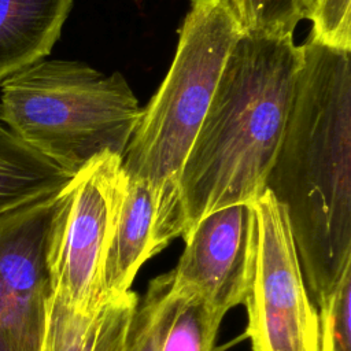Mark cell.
<instances>
[{"instance_id":"1","label":"cell","mask_w":351,"mask_h":351,"mask_svg":"<svg viewBox=\"0 0 351 351\" xmlns=\"http://www.w3.org/2000/svg\"><path fill=\"white\" fill-rule=\"evenodd\" d=\"M281 144L266 177L318 308L351 273V52L308 36Z\"/></svg>"},{"instance_id":"2","label":"cell","mask_w":351,"mask_h":351,"mask_svg":"<svg viewBox=\"0 0 351 351\" xmlns=\"http://www.w3.org/2000/svg\"><path fill=\"white\" fill-rule=\"evenodd\" d=\"M302 64L293 34L243 33L236 41L178 180L184 233L204 215L265 191Z\"/></svg>"},{"instance_id":"3","label":"cell","mask_w":351,"mask_h":351,"mask_svg":"<svg viewBox=\"0 0 351 351\" xmlns=\"http://www.w3.org/2000/svg\"><path fill=\"white\" fill-rule=\"evenodd\" d=\"M0 89L1 125L73 174L99 155L122 156L141 112L121 73L77 60H40Z\"/></svg>"},{"instance_id":"4","label":"cell","mask_w":351,"mask_h":351,"mask_svg":"<svg viewBox=\"0 0 351 351\" xmlns=\"http://www.w3.org/2000/svg\"><path fill=\"white\" fill-rule=\"evenodd\" d=\"M243 29L225 0H191L171 66L140 118L122 155L126 176L160 195L176 234H184L178 180L214 96L219 75Z\"/></svg>"},{"instance_id":"5","label":"cell","mask_w":351,"mask_h":351,"mask_svg":"<svg viewBox=\"0 0 351 351\" xmlns=\"http://www.w3.org/2000/svg\"><path fill=\"white\" fill-rule=\"evenodd\" d=\"M255 254L245 336L252 351H319V317L303 277L288 218L265 189L250 202Z\"/></svg>"},{"instance_id":"6","label":"cell","mask_w":351,"mask_h":351,"mask_svg":"<svg viewBox=\"0 0 351 351\" xmlns=\"http://www.w3.org/2000/svg\"><path fill=\"white\" fill-rule=\"evenodd\" d=\"M71 182L0 211V351H41L53 292L52 247Z\"/></svg>"},{"instance_id":"7","label":"cell","mask_w":351,"mask_h":351,"mask_svg":"<svg viewBox=\"0 0 351 351\" xmlns=\"http://www.w3.org/2000/svg\"><path fill=\"white\" fill-rule=\"evenodd\" d=\"M125 171L122 156L103 154L71 182V197L51 256L53 295L78 313L96 311L107 299L103 265L112 233Z\"/></svg>"},{"instance_id":"8","label":"cell","mask_w":351,"mask_h":351,"mask_svg":"<svg viewBox=\"0 0 351 351\" xmlns=\"http://www.w3.org/2000/svg\"><path fill=\"white\" fill-rule=\"evenodd\" d=\"M182 239V254L171 270L176 295L196 298L222 318L244 304L255 254L251 204L213 211L189 228Z\"/></svg>"},{"instance_id":"9","label":"cell","mask_w":351,"mask_h":351,"mask_svg":"<svg viewBox=\"0 0 351 351\" xmlns=\"http://www.w3.org/2000/svg\"><path fill=\"white\" fill-rule=\"evenodd\" d=\"M171 240L159 192L149 182L125 174L103 265L106 299L130 291L140 267Z\"/></svg>"},{"instance_id":"10","label":"cell","mask_w":351,"mask_h":351,"mask_svg":"<svg viewBox=\"0 0 351 351\" xmlns=\"http://www.w3.org/2000/svg\"><path fill=\"white\" fill-rule=\"evenodd\" d=\"M138 299L130 289L84 314L52 293L41 351H125Z\"/></svg>"},{"instance_id":"11","label":"cell","mask_w":351,"mask_h":351,"mask_svg":"<svg viewBox=\"0 0 351 351\" xmlns=\"http://www.w3.org/2000/svg\"><path fill=\"white\" fill-rule=\"evenodd\" d=\"M73 0H0V84L44 60Z\"/></svg>"},{"instance_id":"12","label":"cell","mask_w":351,"mask_h":351,"mask_svg":"<svg viewBox=\"0 0 351 351\" xmlns=\"http://www.w3.org/2000/svg\"><path fill=\"white\" fill-rule=\"evenodd\" d=\"M74 177L0 125V211L59 192Z\"/></svg>"},{"instance_id":"13","label":"cell","mask_w":351,"mask_h":351,"mask_svg":"<svg viewBox=\"0 0 351 351\" xmlns=\"http://www.w3.org/2000/svg\"><path fill=\"white\" fill-rule=\"evenodd\" d=\"M177 303L171 271L154 278L138 299L125 351H159Z\"/></svg>"},{"instance_id":"14","label":"cell","mask_w":351,"mask_h":351,"mask_svg":"<svg viewBox=\"0 0 351 351\" xmlns=\"http://www.w3.org/2000/svg\"><path fill=\"white\" fill-rule=\"evenodd\" d=\"M222 319L196 298L178 296L159 351H217L215 340Z\"/></svg>"},{"instance_id":"15","label":"cell","mask_w":351,"mask_h":351,"mask_svg":"<svg viewBox=\"0 0 351 351\" xmlns=\"http://www.w3.org/2000/svg\"><path fill=\"white\" fill-rule=\"evenodd\" d=\"M243 33L293 34L303 19L299 0H225Z\"/></svg>"},{"instance_id":"16","label":"cell","mask_w":351,"mask_h":351,"mask_svg":"<svg viewBox=\"0 0 351 351\" xmlns=\"http://www.w3.org/2000/svg\"><path fill=\"white\" fill-rule=\"evenodd\" d=\"M317 310L319 351H351V273Z\"/></svg>"},{"instance_id":"17","label":"cell","mask_w":351,"mask_h":351,"mask_svg":"<svg viewBox=\"0 0 351 351\" xmlns=\"http://www.w3.org/2000/svg\"><path fill=\"white\" fill-rule=\"evenodd\" d=\"M308 21L311 38L351 52V0H318Z\"/></svg>"},{"instance_id":"18","label":"cell","mask_w":351,"mask_h":351,"mask_svg":"<svg viewBox=\"0 0 351 351\" xmlns=\"http://www.w3.org/2000/svg\"><path fill=\"white\" fill-rule=\"evenodd\" d=\"M299 3H300V10H302L303 19H310L318 0H299Z\"/></svg>"},{"instance_id":"19","label":"cell","mask_w":351,"mask_h":351,"mask_svg":"<svg viewBox=\"0 0 351 351\" xmlns=\"http://www.w3.org/2000/svg\"><path fill=\"white\" fill-rule=\"evenodd\" d=\"M0 125H1V122H0Z\"/></svg>"}]
</instances>
